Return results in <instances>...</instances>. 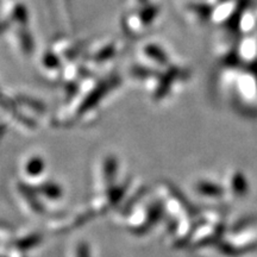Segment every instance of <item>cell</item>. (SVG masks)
Wrapping results in <instances>:
<instances>
[{"label":"cell","mask_w":257,"mask_h":257,"mask_svg":"<svg viewBox=\"0 0 257 257\" xmlns=\"http://www.w3.org/2000/svg\"><path fill=\"white\" fill-rule=\"evenodd\" d=\"M224 187L226 195H229L231 200H242L249 194L250 182L244 172L240 169H233L227 174L226 185Z\"/></svg>","instance_id":"obj_1"}]
</instances>
